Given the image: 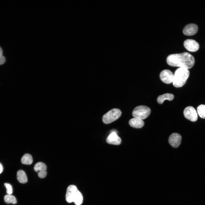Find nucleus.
<instances>
[{
	"mask_svg": "<svg viewBox=\"0 0 205 205\" xmlns=\"http://www.w3.org/2000/svg\"><path fill=\"white\" fill-rule=\"evenodd\" d=\"M106 141L109 144L118 145L121 144V140L116 132H113L106 138Z\"/></svg>",
	"mask_w": 205,
	"mask_h": 205,
	"instance_id": "10",
	"label": "nucleus"
},
{
	"mask_svg": "<svg viewBox=\"0 0 205 205\" xmlns=\"http://www.w3.org/2000/svg\"><path fill=\"white\" fill-rule=\"evenodd\" d=\"M174 98L173 95L169 93H167L159 96L157 99V102L159 104H162L165 100L171 101Z\"/></svg>",
	"mask_w": 205,
	"mask_h": 205,
	"instance_id": "13",
	"label": "nucleus"
},
{
	"mask_svg": "<svg viewBox=\"0 0 205 205\" xmlns=\"http://www.w3.org/2000/svg\"><path fill=\"white\" fill-rule=\"evenodd\" d=\"M21 162L23 164L27 165H30L33 162L32 157L29 154L26 153L22 157Z\"/></svg>",
	"mask_w": 205,
	"mask_h": 205,
	"instance_id": "15",
	"label": "nucleus"
},
{
	"mask_svg": "<svg viewBox=\"0 0 205 205\" xmlns=\"http://www.w3.org/2000/svg\"><path fill=\"white\" fill-rule=\"evenodd\" d=\"M34 170L36 172L46 171L47 166L46 165L42 162H38L36 163L34 166Z\"/></svg>",
	"mask_w": 205,
	"mask_h": 205,
	"instance_id": "16",
	"label": "nucleus"
},
{
	"mask_svg": "<svg viewBox=\"0 0 205 205\" xmlns=\"http://www.w3.org/2000/svg\"><path fill=\"white\" fill-rule=\"evenodd\" d=\"M184 45L186 50L191 52L196 51L199 48L198 43L195 40L191 39L186 40L184 42Z\"/></svg>",
	"mask_w": 205,
	"mask_h": 205,
	"instance_id": "8",
	"label": "nucleus"
},
{
	"mask_svg": "<svg viewBox=\"0 0 205 205\" xmlns=\"http://www.w3.org/2000/svg\"><path fill=\"white\" fill-rule=\"evenodd\" d=\"M197 112L201 118H205V105L201 104L199 105L197 108Z\"/></svg>",
	"mask_w": 205,
	"mask_h": 205,
	"instance_id": "18",
	"label": "nucleus"
},
{
	"mask_svg": "<svg viewBox=\"0 0 205 205\" xmlns=\"http://www.w3.org/2000/svg\"><path fill=\"white\" fill-rule=\"evenodd\" d=\"M189 75V71L186 68L179 67L175 72L173 82V86L176 87L183 86L186 83Z\"/></svg>",
	"mask_w": 205,
	"mask_h": 205,
	"instance_id": "3",
	"label": "nucleus"
},
{
	"mask_svg": "<svg viewBox=\"0 0 205 205\" xmlns=\"http://www.w3.org/2000/svg\"><path fill=\"white\" fill-rule=\"evenodd\" d=\"M184 117L191 121L195 122L198 119L197 113L193 107L188 106L186 107L183 112Z\"/></svg>",
	"mask_w": 205,
	"mask_h": 205,
	"instance_id": "6",
	"label": "nucleus"
},
{
	"mask_svg": "<svg viewBox=\"0 0 205 205\" xmlns=\"http://www.w3.org/2000/svg\"><path fill=\"white\" fill-rule=\"evenodd\" d=\"M121 114L120 109L116 108L112 109L103 115L102 122L105 124L110 123L118 119Z\"/></svg>",
	"mask_w": 205,
	"mask_h": 205,
	"instance_id": "5",
	"label": "nucleus"
},
{
	"mask_svg": "<svg viewBox=\"0 0 205 205\" xmlns=\"http://www.w3.org/2000/svg\"><path fill=\"white\" fill-rule=\"evenodd\" d=\"M167 62L169 65L171 66L189 69L192 68L194 65L195 60L191 54L184 52L169 55L167 58Z\"/></svg>",
	"mask_w": 205,
	"mask_h": 205,
	"instance_id": "1",
	"label": "nucleus"
},
{
	"mask_svg": "<svg viewBox=\"0 0 205 205\" xmlns=\"http://www.w3.org/2000/svg\"><path fill=\"white\" fill-rule=\"evenodd\" d=\"M4 185L7 189V193L8 194H11L13 193V188L12 186L9 183H5Z\"/></svg>",
	"mask_w": 205,
	"mask_h": 205,
	"instance_id": "19",
	"label": "nucleus"
},
{
	"mask_svg": "<svg viewBox=\"0 0 205 205\" xmlns=\"http://www.w3.org/2000/svg\"><path fill=\"white\" fill-rule=\"evenodd\" d=\"M3 171V167L2 164L0 163V174Z\"/></svg>",
	"mask_w": 205,
	"mask_h": 205,
	"instance_id": "22",
	"label": "nucleus"
},
{
	"mask_svg": "<svg viewBox=\"0 0 205 205\" xmlns=\"http://www.w3.org/2000/svg\"><path fill=\"white\" fill-rule=\"evenodd\" d=\"M150 113L151 110L149 107L145 106L140 105L134 109L132 115L134 118L142 120L147 118Z\"/></svg>",
	"mask_w": 205,
	"mask_h": 205,
	"instance_id": "4",
	"label": "nucleus"
},
{
	"mask_svg": "<svg viewBox=\"0 0 205 205\" xmlns=\"http://www.w3.org/2000/svg\"><path fill=\"white\" fill-rule=\"evenodd\" d=\"M160 77L163 82L169 84L173 82L174 75L171 71L165 69L161 72L160 74Z\"/></svg>",
	"mask_w": 205,
	"mask_h": 205,
	"instance_id": "7",
	"label": "nucleus"
},
{
	"mask_svg": "<svg viewBox=\"0 0 205 205\" xmlns=\"http://www.w3.org/2000/svg\"><path fill=\"white\" fill-rule=\"evenodd\" d=\"M65 199L68 203L73 202L76 205H81L83 202V197L76 187L74 185H71L67 188Z\"/></svg>",
	"mask_w": 205,
	"mask_h": 205,
	"instance_id": "2",
	"label": "nucleus"
},
{
	"mask_svg": "<svg viewBox=\"0 0 205 205\" xmlns=\"http://www.w3.org/2000/svg\"><path fill=\"white\" fill-rule=\"evenodd\" d=\"M47 174L46 171H40L38 172V177L41 178H43L46 177Z\"/></svg>",
	"mask_w": 205,
	"mask_h": 205,
	"instance_id": "21",
	"label": "nucleus"
},
{
	"mask_svg": "<svg viewBox=\"0 0 205 205\" xmlns=\"http://www.w3.org/2000/svg\"><path fill=\"white\" fill-rule=\"evenodd\" d=\"M5 61V59L3 56L2 50L0 47V65L3 64Z\"/></svg>",
	"mask_w": 205,
	"mask_h": 205,
	"instance_id": "20",
	"label": "nucleus"
},
{
	"mask_svg": "<svg viewBox=\"0 0 205 205\" xmlns=\"http://www.w3.org/2000/svg\"><path fill=\"white\" fill-rule=\"evenodd\" d=\"M182 137L180 134L177 133H173L170 136L169 138V142L173 147L177 148L181 144Z\"/></svg>",
	"mask_w": 205,
	"mask_h": 205,
	"instance_id": "9",
	"label": "nucleus"
},
{
	"mask_svg": "<svg viewBox=\"0 0 205 205\" xmlns=\"http://www.w3.org/2000/svg\"><path fill=\"white\" fill-rule=\"evenodd\" d=\"M5 202L7 204L12 203L15 204L17 202L15 197L11 194H7L4 197Z\"/></svg>",
	"mask_w": 205,
	"mask_h": 205,
	"instance_id": "17",
	"label": "nucleus"
},
{
	"mask_svg": "<svg viewBox=\"0 0 205 205\" xmlns=\"http://www.w3.org/2000/svg\"><path fill=\"white\" fill-rule=\"evenodd\" d=\"M17 179L20 183H25L27 182V178L25 172L22 170H18L17 173Z\"/></svg>",
	"mask_w": 205,
	"mask_h": 205,
	"instance_id": "14",
	"label": "nucleus"
},
{
	"mask_svg": "<svg viewBox=\"0 0 205 205\" xmlns=\"http://www.w3.org/2000/svg\"><path fill=\"white\" fill-rule=\"evenodd\" d=\"M198 27L194 24H190L186 25L183 28V33L187 36H191L195 34L197 32Z\"/></svg>",
	"mask_w": 205,
	"mask_h": 205,
	"instance_id": "11",
	"label": "nucleus"
},
{
	"mask_svg": "<svg viewBox=\"0 0 205 205\" xmlns=\"http://www.w3.org/2000/svg\"><path fill=\"white\" fill-rule=\"evenodd\" d=\"M129 124L130 126L137 128H141L144 125V122L142 120L135 118L130 119Z\"/></svg>",
	"mask_w": 205,
	"mask_h": 205,
	"instance_id": "12",
	"label": "nucleus"
}]
</instances>
